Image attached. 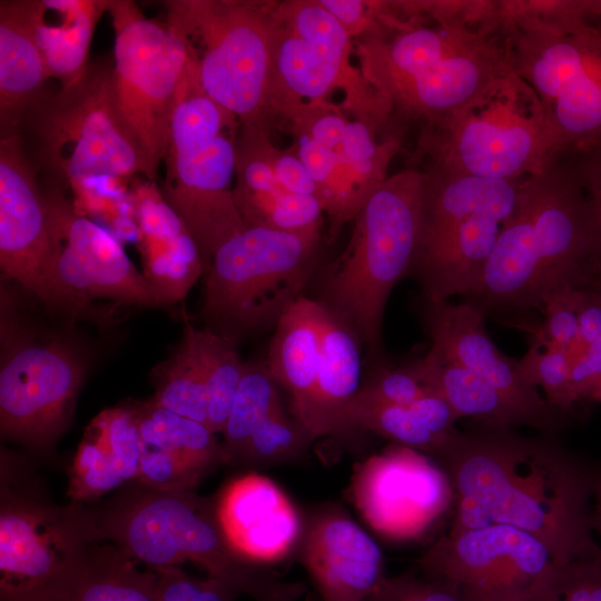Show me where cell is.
Here are the masks:
<instances>
[{
	"label": "cell",
	"mask_w": 601,
	"mask_h": 601,
	"mask_svg": "<svg viewBox=\"0 0 601 601\" xmlns=\"http://www.w3.org/2000/svg\"><path fill=\"white\" fill-rule=\"evenodd\" d=\"M435 460L454 492L447 533L505 524L539 539L559 564L601 558L590 508L595 472L554 433L523 436L484 424L456 430Z\"/></svg>",
	"instance_id": "6da1fadb"
},
{
	"label": "cell",
	"mask_w": 601,
	"mask_h": 601,
	"mask_svg": "<svg viewBox=\"0 0 601 601\" xmlns=\"http://www.w3.org/2000/svg\"><path fill=\"white\" fill-rule=\"evenodd\" d=\"M358 67L394 122L418 128L513 72L497 2H397L354 39Z\"/></svg>",
	"instance_id": "7a4b0ae2"
},
{
	"label": "cell",
	"mask_w": 601,
	"mask_h": 601,
	"mask_svg": "<svg viewBox=\"0 0 601 601\" xmlns=\"http://www.w3.org/2000/svg\"><path fill=\"white\" fill-rule=\"evenodd\" d=\"M601 279V233L566 158L521 180L483 274L464 303L486 318L524 315L566 289Z\"/></svg>",
	"instance_id": "3957f363"
},
{
	"label": "cell",
	"mask_w": 601,
	"mask_h": 601,
	"mask_svg": "<svg viewBox=\"0 0 601 601\" xmlns=\"http://www.w3.org/2000/svg\"><path fill=\"white\" fill-rule=\"evenodd\" d=\"M50 184L70 189L75 207L107 216L130 198V184L147 178L141 154L118 111L112 65L98 60L71 87L46 92L27 115L20 135Z\"/></svg>",
	"instance_id": "277c9868"
},
{
	"label": "cell",
	"mask_w": 601,
	"mask_h": 601,
	"mask_svg": "<svg viewBox=\"0 0 601 601\" xmlns=\"http://www.w3.org/2000/svg\"><path fill=\"white\" fill-rule=\"evenodd\" d=\"M601 17L597 1H502L512 71L538 95L560 157L601 138Z\"/></svg>",
	"instance_id": "5b68a950"
},
{
	"label": "cell",
	"mask_w": 601,
	"mask_h": 601,
	"mask_svg": "<svg viewBox=\"0 0 601 601\" xmlns=\"http://www.w3.org/2000/svg\"><path fill=\"white\" fill-rule=\"evenodd\" d=\"M411 158L415 167L516 181L561 157L538 95L510 72L420 127Z\"/></svg>",
	"instance_id": "8992f818"
},
{
	"label": "cell",
	"mask_w": 601,
	"mask_h": 601,
	"mask_svg": "<svg viewBox=\"0 0 601 601\" xmlns=\"http://www.w3.org/2000/svg\"><path fill=\"white\" fill-rule=\"evenodd\" d=\"M240 122L201 89L188 59L174 102L162 196L185 224L208 267L216 250L244 229L234 199Z\"/></svg>",
	"instance_id": "52a82bcc"
},
{
	"label": "cell",
	"mask_w": 601,
	"mask_h": 601,
	"mask_svg": "<svg viewBox=\"0 0 601 601\" xmlns=\"http://www.w3.org/2000/svg\"><path fill=\"white\" fill-rule=\"evenodd\" d=\"M422 171L412 165L388 176L352 221L343 254L319 279L317 299L377 353L388 296L406 276L415 250Z\"/></svg>",
	"instance_id": "ba28073f"
},
{
	"label": "cell",
	"mask_w": 601,
	"mask_h": 601,
	"mask_svg": "<svg viewBox=\"0 0 601 601\" xmlns=\"http://www.w3.org/2000/svg\"><path fill=\"white\" fill-rule=\"evenodd\" d=\"M95 516L98 541H111L150 570L191 561L208 577L250 598L267 583L266 570L228 542L216 502L193 491L164 492L141 485L95 512Z\"/></svg>",
	"instance_id": "9c48e42d"
},
{
	"label": "cell",
	"mask_w": 601,
	"mask_h": 601,
	"mask_svg": "<svg viewBox=\"0 0 601 601\" xmlns=\"http://www.w3.org/2000/svg\"><path fill=\"white\" fill-rule=\"evenodd\" d=\"M164 4L165 23L184 43L204 92L240 125L273 130V1L167 0Z\"/></svg>",
	"instance_id": "30bf717a"
},
{
	"label": "cell",
	"mask_w": 601,
	"mask_h": 601,
	"mask_svg": "<svg viewBox=\"0 0 601 601\" xmlns=\"http://www.w3.org/2000/svg\"><path fill=\"white\" fill-rule=\"evenodd\" d=\"M274 46L269 108L275 128L303 104L331 101L354 120L385 136L396 130L388 104L353 63L354 40L319 0L273 1Z\"/></svg>",
	"instance_id": "8fae6325"
},
{
	"label": "cell",
	"mask_w": 601,
	"mask_h": 601,
	"mask_svg": "<svg viewBox=\"0 0 601 601\" xmlns=\"http://www.w3.org/2000/svg\"><path fill=\"white\" fill-rule=\"evenodd\" d=\"M321 239L246 226L216 250L204 270L203 314L234 331L275 327L316 270Z\"/></svg>",
	"instance_id": "7c38bea8"
},
{
	"label": "cell",
	"mask_w": 601,
	"mask_h": 601,
	"mask_svg": "<svg viewBox=\"0 0 601 601\" xmlns=\"http://www.w3.org/2000/svg\"><path fill=\"white\" fill-rule=\"evenodd\" d=\"M283 127L293 137L290 149L315 184L327 218V240L333 243L388 177L405 132L380 136L332 101L297 106L286 115Z\"/></svg>",
	"instance_id": "4fadbf2b"
},
{
	"label": "cell",
	"mask_w": 601,
	"mask_h": 601,
	"mask_svg": "<svg viewBox=\"0 0 601 601\" xmlns=\"http://www.w3.org/2000/svg\"><path fill=\"white\" fill-rule=\"evenodd\" d=\"M115 30L114 91L121 119L154 180L164 161L174 102L188 55L164 22L132 0H109Z\"/></svg>",
	"instance_id": "5bb4252c"
},
{
	"label": "cell",
	"mask_w": 601,
	"mask_h": 601,
	"mask_svg": "<svg viewBox=\"0 0 601 601\" xmlns=\"http://www.w3.org/2000/svg\"><path fill=\"white\" fill-rule=\"evenodd\" d=\"M423 190L415 250L406 275L467 276L484 266L511 216L521 180H495L417 167Z\"/></svg>",
	"instance_id": "9a60e30c"
},
{
	"label": "cell",
	"mask_w": 601,
	"mask_h": 601,
	"mask_svg": "<svg viewBox=\"0 0 601 601\" xmlns=\"http://www.w3.org/2000/svg\"><path fill=\"white\" fill-rule=\"evenodd\" d=\"M1 454L0 601H29L55 584L98 542L95 512L58 506L22 487Z\"/></svg>",
	"instance_id": "2e32d148"
},
{
	"label": "cell",
	"mask_w": 601,
	"mask_h": 601,
	"mask_svg": "<svg viewBox=\"0 0 601 601\" xmlns=\"http://www.w3.org/2000/svg\"><path fill=\"white\" fill-rule=\"evenodd\" d=\"M9 334V339L2 336L6 347L2 346L0 367L1 434L29 446L45 447L68 425L85 366L78 352L59 339L21 332L13 333L14 337Z\"/></svg>",
	"instance_id": "e0dca14e"
},
{
	"label": "cell",
	"mask_w": 601,
	"mask_h": 601,
	"mask_svg": "<svg viewBox=\"0 0 601 601\" xmlns=\"http://www.w3.org/2000/svg\"><path fill=\"white\" fill-rule=\"evenodd\" d=\"M49 228L48 304L83 308L90 297L159 304L117 238L79 211L63 191L43 189Z\"/></svg>",
	"instance_id": "ac0fdd59"
},
{
	"label": "cell",
	"mask_w": 601,
	"mask_h": 601,
	"mask_svg": "<svg viewBox=\"0 0 601 601\" xmlns=\"http://www.w3.org/2000/svg\"><path fill=\"white\" fill-rule=\"evenodd\" d=\"M555 563L539 539L505 524L446 533L418 560L423 574L456 588L462 601H525Z\"/></svg>",
	"instance_id": "d6986e66"
},
{
	"label": "cell",
	"mask_w": 601,
	"mask_h": 601,
	"mask_svg": "<svg viewBox=\"0 0 601 601\" xmlns=\"http://www.w3.org/2000/svg\"><path fill=\"white\" fill-rule=\"evenodd\" d=\"M352 496L368 524L395 540L421 538L454 506L443 467L425 453L397 444L358 466Z\"/></svg>",
	"instance_id": "ffe728a7"
},
{
	"label": "cell",
	"mask_w": 601,
	"mask_h": 601,
	"mask_svg": "<svg viewBox=\"0 0 601 601\" xmlns=\"http://www.w3.org/2000/svg\"><path fill=\"white\" fill-rule=\"evenodd\" d=\"M420 314L431 349L472 371L523 408L543 433L566 425L569 414L552 406L521 374L518 361L504 355L485 329V317L467 303L451 304L422 297Z\"/></svg>",
	"instance_id": "44dd1931"
},
{
	"label": "cell",
	"mask_w": 601,
	"mask_h": 601,
	"mask_svg": "<svg viewBox=\"0 0 601 601\" xmlns=\"http://www.w3.org/2000/svg\"><path fill=\"white\" fill-rule=\"evenodd\" d=\"M37 167L20 135L0 137V266L48 303V214Z\"/></svg>",
	"instance_id": "7402d4cb"
},
{
	"label": "cell",
	"mask_w": 601,
	"mask_h": 601,
	"mask_svg": "<svg viewBox=\"0 0 601 601\" xmlns=\"http://www.w3.org/2000/svg\"><path fill=\"white\" fill-rule=\"evenodd\" d=\"M300 560L323 601H365L386 578L380 546L337 509L311 520L300 539Z\"/></svg>",
	"instance_id": "603a6c76"
},
{
	"label": "cell",
	"mask_w": 601,
	"mask_h": 601,
	"mask_svg": "<svg viewBox=\"0 0 601 601\" xmlns=\"http://www.w3.org/2000/svg\"><path fill=\"white\" fill-rule=\"evenodd\" d=\"M216 510L230 545L259 564L282 560L303 536L299 516L288 497L262 475L229 482L216 500Z\"/></svg>",
	"instance_id": "cb8c5ba5"
},
{
	"label": "cell",
	"mask_w": 601,
	"mask_h": 601,
	"mask_svg": "<svg viewBox=\"0 0 601 601\" xmlns=\"http://www.w3.org/2000/svg\"><path fill=\"white\" fill-rule=\"evenodd\" d=\"M272 129L240 125L236 139L235 204L247 226L321 235L324 211L314 196L288 193L269 160Z\"/></svg>",
	"instance_id": "d4e9b609"
},
{
	"label": "cell",
	"mask_w": 601,
	"mask_h": 601,
	"mask_svg": "<svg viewBox=\"0 0 601 601\" xmlns=\"http://www.w3.org/2000/svg\"><path fill=\"white\" fill-rule=\"evenodd\" d=\"M322 313L321 302L302 295L274 327L266 362L272 377L290 393L294 417L311 434L321 351Z\"/></svg>",
	"instance_id": "484cf974"
},
{
	"label": "cell",
	"mask_w": 601,
	"mask_h": 601,
	"mask_svg": "<svg viewBox=\"0 0 601 601\" xmlns=\"http://www.w3.org/2000/svg\"><path fill=\"white\" fill-rule=\"evenodd\" d=\"M49 78L26 0H1L0 137L20 135L27 115L47 92Z\"/></svg>",
	"instance_id": "4316f807"
},
{
	"label": "cell",
	"mask_w": 601,
	"mask_h": 601,
	"mask_svg": "<svg viewBox=\"0 0 601 601\" xmlns=\"http://www.w3.org/2000/svg\"><path fill=\"white\" fill-rule=\"evenodd\" d=\"M35 40L50 78L60 88L73 86L86 72L97 22L109 0H26Z\"/></svg>",
	"instance_id": "83f0119b"
},
{
	"label": "cell",
	"mask_w": 601,
	"mask_h": 601,
	"mask_svg": "<svg viewBox=\"0 0 601 601\" xmlns=\"http://www.w3.org/2000/svg\"><path fill=\"white\" fill-rule=\"evenodd\" d=\"M29 601H157L156 573L115 545L92 543L55 584Z\"/></svg>",
	"instance_id": "f1b7e54d"
},
{
	"label": "cell",
	"mask_w": 601,
	"mask_h": 601,
	"mask_svg": "<svg viewBox=\"0 0 601 601\" xmlns=\"http://www.w3.org/2000/svg\"><path fill=\"white\" fill-rule=\"evenodd\" d=\"M361 342L349 325L323 305L314 439L339 431L342 412L362 387Z\"/></svg>",
	"instance_id": "f546056e"
},
{
	"label": "cell",
	"mask_w": 601,
	"mask_h": 601,
	"mask_svg": "<svg viewBox=\"0 0 601 601\" xmlns=\"http://www.w3.org/2000/svg\"><path fill=\"white\" fill-rule=\"evenodd\" d=\"M423 384L441 395L457 417H472L481 424L538 430L535 421L518 404L479 375L430 349L411 364Z\"/></svg>",
	"instance_id": "4dcf8cb0"
},
{
	"label": "cell",
	"mask_w": 601,
	"mask_h": 601,
	"mask_svg": "<svg viewBox=\"0 0 601 601\" xmlns=\"http://www.w3.org/2000/svg\"><path fill=\"white\" fill-rule=\"evenodd\" d=\"M135 405L145 446L170 453L203 475L229 462L216 434L206 424L176 414L151 400Z\"/></svg>",
	"instance_id": "1f68e13d"
},
{
	"label": "cell",
	"mask_w": 601,
	"mask_h": 601,
	"mask_svg": "<svg viewBox=\"0 0 601 601\" xmlns=\"http://www.w3.org/2000/svg\"><path fill=\"white\" fill-rule=\"evenodd\" d=\"M359 427L434 459L446 446L450 437H442L430 430L416 408L363 400L354 396L339 417V431Z\"/></svg>",
	"instance_id": "d6a6232c"
},
{
	"label": "cell",
	"mask_w": 601,
	"mask_h": 601,
	"mask_svg": "<svg viewBox=\"0 0 601 601\" xmlns=\"http://www.w3.org/2000/svg\"><path fill=\"white\" fill-rule=\"evenodd\" d=\"M157 405L207 425L206 385L195 327L187 324L183 342L156 372Z\"/></svg>",
	"instance_id": "836d02e7"
},
{
	"label": "cell",
	"mask_w": 601,
	"mask_h": 601,
	"mask_svg": "<svg viewBox=\"0 0 601 601\" xmlns=\"http://www.w3.org/2000/svg\"><path fill=\"white\" fill-rule=\"evenodd\" d=\"M144 277L160 303H173L186 296L204 272L199 249L185 230L170 240L139 237Z\"/></svg>",
	"instance_id": "e575fe53"
},
{
	"label": "cell",
	"mask_w": 601,
	"mask_h": 601,
	"mask_svg": "<svg viewBox=\"0 0 601 601\" xmlns=\"http://www.w3.org/2000/svg\"><path fill=\"white\" fill-rule=\"evenodd\" d=\"M207 400V426L221 433L231 410L239 383L246 370L231 338L209 327L195 328Z\"/></svg>",
	"instance_id": "d590c367"
},
{
	"label": "cell",
	"mask_w": 601,
	"mask_h": 601,
	"mask_svg": "<svg viewBox=\"0 0 601 601\" xmlns=\"http://www.w3.org/2000/svg\"><path fill=\"white\" fill-rule=\"evenodd\" d=\"M277 382L266 364H246L226 425L221 432L223 450L228 461H240L257 425L283 407Z\"/></svg>",
	"instance_id": "8d00e7d4"
},
{
	"label": "cell",
	"mask_w": 601,
	"mask_h": 601,
	"mask_svg": "<svg viewBox=\"0 0 601 601\" xmlns=\"http://www.w3.org/2000/svg\"><path fill=\"white\" fill-rule=\"evenodd\" d=\"M124 483L125 480L98 426L91 421L79 443L69 471L68 496L75 503L92 501Z\"/></svg>",
	"instance_id": "74e56055"
},
{
	"label": "cell",
	"mask_w": 601,
	"mask_h": 601,
	"mask_svg": "<svg viewBox=\"0 0 601 601\" xmlns=\"http://www.w3.org/2000/svg\"><path fill=\"white\" fill-rule=\"evenodd\" d=\"M580 342L572 365V388L577 403L595 401L601 392V295L594 288L580 289Z\"/></svg>",
	"instance_id": "f35d334b"
},
{
	"label": "cell",
	"mask_w": 601,
	"mask_h": 601,
	"mask_svg": "<svg viewBox=\"0 0 601 601\" xmlns=\"http://www.w3.org/2000/svg\"><path fill=\"white\" fill-rule=\"evenodd\" d=\"M313 440L307 428L282 407L257 425L240 461L260 465L290 461L304 453Z\"/></svg>",
	"instance_id": "ab89813d"
},
{
	"label": "cell",
	"mask_w": 601,
	"mask_h": 601,
	"mask_svg": "<svg viewBox=\"0 0 601 601\" xmlns=\"http://www.w3.org/2000/svg\"><path fill=\"white\" fill-rule=\"evenodd\" d=\"M572 365L570 354L535 341H531L529 351L518 361L523 377L535 387H542L545 400L568 414L577 403L572 388Z\"/></svg>",
	"instance_id": "60d3db41"
},
{
	"label": "cell",
	"mask_w": 601,
	"mask_h": 601,
	"mask_svg": "<svg viewBox=\"0 0 601 601\" xmlns=\"http://www.w3.org/2000/svg\"><path fill=\"white\" fill-rule=\"evenodd\" d=\"M525 601H601V558L555 563Z\"/></svg>",
	"instance_id": "b9f144b4"
},
{
	"label": "cell",
	"mask_w": 601,
	"mask_h": 601,
	"mask_svg": "<svg viewBox=\"0 0 601 601\" xmlns=\"http://www.w3.org/2000/svg\"><path fill=\"white\" fill-rule=\"evenodd\" d=\"M92 421L125 482L136 480L144 449L136 405L105 410Z\"/></svg>",
	"instance_id": "7bdbcfd3"
},
{
	"label": "cell",
	"mask_w": 601,
	"mask_h": 601,
	"mask_svg": "<svg viewBox=\"0 0 601 601\" xmlns=\"http://www.w3.org/2000/svg\"><path fill=\"white\" fill-rule=\"evenodd\" d=\"M579 299L580 289H566L551 296L542 308V323L529 326L532 341L555 346L570 354L573 361L580 342Z\"/></svg>",
	"instance_id": "ee69618b"
},
{
	"label": "cell",
	"mask_w": 601,
	"mask_h": 601,
	"mask_svg": "<svg viewBox=\"0 0 601 601\" xmlns=\"http://www.w3.org/2000/svg\"><path fill=\"white\" fill-rule=\"evenodd\" d=\"M204 476L170 453L144 445L136 480L148 489L171 492L193 491Z\"/></svg>",
	"instance_id": "f6af8a7d"
},
{
	"label": "cell",
	"mask_w": 601,
	"mask_h": 601,
	"mask_svg": "<svg viewBox=\"0 0 601 601\" xmlns=\"http://www.w3.org/2000/svg\"><path fill=\"white\" fill-rule=\"evenodd\" d=\"M157 601H234L238 594L224 582L189 577L178 566L154 570Z\"/></svg>",
	"instance_id": "bcb514c9"
},
{
	"label": "cell",
	"mask_w": 601,
	"mask_h": 601,
	"mask_svg": "<svg viewBox=\"0 0 601 601\" xmlns=\"http://www.w3.org/2000/svg\"><path fill=\"white\" fill-rule=\"evenodd\" d=\"M365 601H462L456 588L414 573L385 578Z\"/></svg>",
	"instance_id": "7dc6e473"
},
{
	"label": "cell",
	"mask_w": 601,
	"mask_h": 601,
	"mask_svg": "<svg viewBox=\"0 0 601 601\" xmlns=\"http://www.w3.org/2000/svg\"><path fill=\"white\" fill-rule=\"evenodd\" d=\"M430 392L410 364L402 368H381L355 396L385 404L410 405Z\"/></svg>",
	"instance_id": "c3c4849f"
},
{
	"label": "cell",
	"mask_w": 601,
	"mask_h": 601,
	"mask_svg": "<svg viewBox=\"0 0 601 601\" xmlns=\"http://www.w3.org/2000/svg\"><path fill=\"white\" fill-rule=\"evenodd\" d=\"M354 39L380 27L381 1L319 0Z\"/></svg>",
	"instance_id": "681fc988"
},
{
	"label": "cell",
	"mask_w": 601,
	"mask_h": 601,
	"mask_svg": "<svg viewBox=\"0 0 601 601\" xmlns=\"http://www.w3.org/2000/svg\"><path fill=\"white\" fill-rule=\"evenodd\" d=\"M268 152L275 176L288 193L317 198L316 187L307 168L290 148L282 150L272 142Z\"/></svg>",
	"instance_id": "f907efd6"
},
{
	"label": "cell",
	"mask_w": 601,
	"mask_h": 601,
	"mask_svg": "<svg viewBox=\"0 0 601 601\" xmlns=\"http://www.w3.org/2000/svg\"><path fill=\"white\" fill-rule=\"evenodd\" d=\"M566 159L591 204L601 233V138L588 149Z\"/></svg>",
	"instance_id": "816d5d0a"
},
{
	"label": "cell",
	"mask_w": 601,
	"mask_h": 601,
	"mask_svg": "<svg viewBox=\"0 0 601 601\" xmlns=\"http://www.w3.org/2000/svg\"><path fill=\"white\" fill-rule=\"evenodd\" d=\"M593 508L591 511L592 528L598 533L601 546V471L595 472L593 484Z\"/></svg>",
	"instance_id": "f5cc1de1"
},
{
	"label": "cell",
	"mask_w": 601,
	"mask_h": 601,
	"mask_svg": "<svg viewBox=\"0 0 601 601\" xmlns=\"http://www.w3.org/2000/svg\"><path fill=\"white\" fill-rule=\"evenodd\" d=\"M591 288L597 289L601 295V280H599V283L595 286L591 287Z\"/></svg>",
	"instance_id": "db71d44e"
},
{
	"label": "cell",
	"mask_w": 601,
	"mask_h": 601,
	"mask_svg": "<svg viewBox=\"0 0 601 601\" xmlns=\"http://www.w3.org/2000/svg\"><path fill=\"white\" fill-rule=\"evenodd\" d=\"M598 402H600V403H601V395H600V397H599Z\"/></svg>",
	"instance_id": "11a10c76"
},
{
	"label": "cell",
	"mask_w": 601,
	"mask_h": 601,
	"mask_svg": "<svg viewBox=\"0 0 601 601\" xmlns=\"http://www.w3.org/2000/svg\"><path fill=\"white\" fill-rule=\"evenodd\" d=\"M495 601H497V600H495Z\"/></svg>",
	"instance_id": "9f6ffc18"
}]
</instances>
